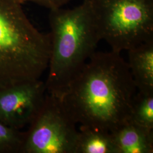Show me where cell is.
<instances>
[{
  "mask_svg": "<svg viewBox=\"0 0 153 153\" xmlns=\"http://www.w3.org/2000/svg\"><path fill=\"white\" fill-rule=\"evenodd\" d=\"M137 92L120 53L95 51L58 99L76 124L111 132L128 121Z\"/></svg>",
  "mask_w": 153,
  "mask_h": 153,
  "instance_id": "obj_1",
  "label": "cell"
},
{
  "mask_svg": "<svg viewBox=\"0 0 153 153\" xmlns=\"http://www.w3.org/2000/svg\"><path fill=\"white\" fill-rule=\"evenodd\" d=\"M51 52L47 93L57 98L95 52L101 38L90 0L50 10Z\"/></svg>",
  "mask_w": 153,
  "mask_h": 153,
  "instance_id": "obj_2",
  "label": "cell"
},
{
  "mask_svg": "<svg viewBox=\"0 0 153 153\" xmlns=\"http://www.w3.org/2000/svg\"><path fill=\"white\" fill-rule=\"evenodd\" d=\"M17 0H0V88L40 79L48 69L49 33L39 31Z\"/></svg>",
  "mask_w": 153,
  "mask_h": 153,
  "instance_id": "obj_3",
  "label": "cell"
},
{
  "mask_svg": "<svg viewBox=\"0 0 153 153\" xmlns=\"http://www.w3.org/2000/svg\"><path fill=\"white\" fill-rule=\"evenodd\" d=\"M101 40L121 53L153 39V0H90Z\"/></svg>",
  "mask_w": 153,
  "mask_h": 153,
  "instance_id": "obj_4",
  "label": "cell"
},
{
  "mask_svg": "<svg viewBox=\"0 0 153 153\" xmlns=\"http://www.w3.org/2000/svg\"><path fill=\"white\" fill-rule=\"evenodd\" d=\"M76 125L59 99L47 93L41 109L25 131L22 153H74Z\"/></svg>",
  "mask_w": 153,
  "mask_h": 153,
  "instance_id": "obj_5",
  "label": "cell"
},
{
  "mask_svg": "<svg viewBox=\"0 0 153 153\" xmlns=\"http://www.w3.org/2000/svg\"><path fill=\"white\" fill-rule=\"evenodd\" d=\"M47 94L45 82L40 79L0 88V122L17 130L29 126Z\"/></svg>",
  "mask_w": 153,
  "mask_h": 153,
  "instance_id": "obj_6",
  "label": "cell"
},
{
  "mask_svg": "<svg viewBox=\"0 0 153 153\" xmlns=\"http://www.w3.org/2000/svg\"><path fill=\"white\" fill-rule=\"evenodd\" d=\"M110 133L117 153H153V131L127 121Z\"/></svg>",
  "mask_w": 153,
  "mask_h": 153,
  "instance_id": "obj_7",
  "label": "cell"
},
{
  "mask_svg": "<svg viewBox=\"0 0 153 153\" xmlns=\"http://www.w3.org/2000/svg\"><path fill=\"white\" fill-rule=\"evenodd\" d=\"M128 52L127 62L137 91L153 93V39Z\"/></svg>",
  "mask_w": 153,
  "mask_h": 153,
  "instance_id": "obj_8",
  "label": "cell"
},
{
  "mask_svg": "<svg viewBox=\"0 0 153 153\" xmlns=\"http://www.w3.org/2000/svg\"><path fill=\"white\" fill-rule=\"evenodd\" d=\"M74 153H117L111 133L79 126Z\"/></svg>",
  "mask_w": 153,
  "mask_h": 153,
  "instance_id": "obj_9",
  "label": "cell"
},
{
  "mask_svg": "<svg viewBox=\"0 0 153 153\" xmlns=\"http://www.w3.org/2000/svg\"><path fill=\"white\" fill-rule=\"evenodd\" d=\"M128 121L153 131V93L137 91L131 103Z\"/></svg>",
  "mask_w": 153,
  "mask_h": 153,
  "instance_id": "obj_10",
  "label": "cell"
},
{
  "mask_svg": "<svg viewBox=\"0 0 153 153\" xmlns=\"http://www.w3.org/2000/svg\"><path fill=\"white\" fill-rule=\"evenodd\" d=\"M25 135L0 122V153H22Z\"/></svg>",
  "mask_w": 153,
  "mask_h": 153,
  "instance_id": "obj_11",
  "label": "cell"
},
{
  "mask_svg": "<svg viewBox=\"0 0 153 153\" xmlns=\"http://www.w3.org/2000/svg\"><path fill=\"white\" fill-rule=\"evenodd\" d=\"M21 4L27 2H32L51 9L61 7L71 0H17Z\"/></svg>",
  "mask_w": 153,
  "mask_h": 153,
  "instance_id": "obj_12",
  "label": "cell"
}]
</instances>
